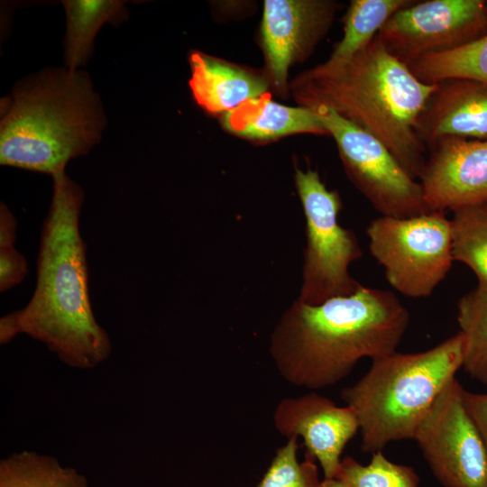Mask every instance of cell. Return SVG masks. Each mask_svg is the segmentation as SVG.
<instances>
[{
	"instance_id": "obj_25",
	"label": "cell",
	"mask_w": 487,
	"mask_h": 487,
	"mask_svg": "<svg viewBox=\"0 0 487 487\" xmlns=\"http://www.w3.org/2000/svg\"><path fill=\"white\" fill-rule=\"evenodd\" d=\"M28 274L25 257L14 245L0 247V291L19 285Z\"/></svg>"
},
{
	"instance_id": "obj_28",
	"label": "cell",
	"mask_w": 487,
	"mask_h": 487,
	"mask_svg": "<svg viewBox=\"0 0 487 487\" xmlns=\"http://www.w3.org/2000/svg\"><path fill=\"white\" fill-rule=\"evenodd\" d=\"M318 487H347L345 483L338 481L335 478L326 479L325 478Z\"/></svg>"
},
{
	"instance_id": "obj_1",
	"label": "cell",
	"mask_w": 487,
	"mask_h": 487,
	"mask_svg": "<svg viewBox=\"0 0 487 487\" xmlns=\"http://www.w3.org/2000/svg\"><path fill=\"white\" fill-rule=\"evenodd\" d=\"M52 198L42 223L32 296L0 319V343L19 335L43 343L65 364L87 370L112 352L91 305L86 244L79 230L84 192L65 171L52 175Z\"/></svg>"
},
{
	"instance_id": "obj_27",
	"label": "cell",
	"mask_w": 487,
	"mask_h": 487,
	"mask_svg": "<svg viewBox=\"0 0 487 487\" xmlns=\"http://www.w3.org/2000/svg\"><path fill=\"white\" fill-rule=\"evenodd\" d=\"M17 221L7 207L1 202L0 206V247L14 244L16 238Z\"/></svg>"
},
{
	"instance_id": "obj_9",
	"label": "cell",
	"mask_w": 487,
	"mask_h": 487,
	"mask_svg": "<svg viewBox=\"0 0 487 487\" xmlns=\"http://www.w3.org/2000/svg\"><path fill=\"white\" fill-rule=\"evenodd\" d=\"M464 391L453 378L421 420L413 439L445 487H487V449L466 409Z\"/></svg>"
},
{
	"instance_id": "obj_29",
	"label": "cell",
	"mask_w": 487,
	"mask_h": 487,
	"mask_svg": "<svg viewBox=\"0 0 487 487\" xmlns=\"http://www.w3.org/2000/svg\"><path fill=\"white\" fill-rule=\"evenodd\" d=\"M484 13H485V21L487 25V1H484Z\"/></svg>"
},
{
	"instance_id": "obj_21",
	"label": "cell",
	"mask_w": 487,
	"mask_h": 487,
	"mask_svg": "<svg viewBox=\"0 0 487 487\" xmlns=\"http://www.w3.org/2000/svg\"><path fill=\"white\" fill-rule=\"evenodd\" d=\"M457 322L464 337L462 368L487 385V286L478 284L460 298Z\"/></svg>"
},
{
	"instance_id": "obj_16",
	"label": "cell",
	"mask_w": 487,
	"mask_h": 487,
	"mask_svg": "<svg viewBox=\"0 0 487 487\" xmlns=\"http://www.w3.org/2000/svg\"><path fill=\"white\" fill-rule=\"evenodd\" d=\"M222 124L234 134L257 141L297 133L328 134L315 112L274 102L268 93L226 112Z\"/></svg>"
},
{
	"instance_id": "obj_3",
	"label": "cell",
	"mask_w": 487,
	"mask_h": 487,
	"mask_svg": "<svg viewBox=\"0 0 487 487\" xmlns=\"http://www.w3.org/2000/svg\"><path fill=\"white\" fill-rule=\"evenodd\" d=\"M289 87L299 106L333 110L379 139L412 178H419L427 150L416 125L436 83L418 79L378 34L348 61L305 70Z\"/></svg>"
},
{
	"instance_id": "obj_12",
	"label": "cell",
	"mask_w": 487,
	"mask_h": 487,
	"mask_svg": "<svg viewBox=\"0 0 487 487\" xmlns=\"http://www.w3.org/2000/svg\"><path fill=\"white\" fill-rule=\"evenodd\" d=\"M429 152L418 179L430 211L487 203V140L447 138Z\"/></svg>"
},
{
	"instance_id": "obj_17",
	"label": "cell",
	"mask_w": 487,
	"mask_h": 487,
	"mask_svg": "<svg viewBox=\"0 0 487 487\" xmlns=\"http://www.w3.org/2000/svg\"><path fill=\"white\" fill-rule=\"evenodd\" d=\"M412 0H353L344 17V34L323 64L334 67L351 60L379 33L386 22Z\"/></svg>"
},
{
	"instance_id": "obj_5",
	"label": "cell",
	"mask_w": 487,
	"mask_h": 487,
	"mask_svg": "<svg viewBox=\"0 0 487 487\" xmlns=\"http://www.w3.org/2000/svg\"><path fill=\"white\" fill-rule=\"evenodd\" d=\"M464 360L460 332L423 352L397 351L375 359L341 391L357 417L361 449L376 453L393 441L413 439L421 420Z\"/></svg>"
},
{
	"instance_id": "obj_6",
	"label": "cell",
	"mask_w": 487,
	"mask_h": 487,
	"mask_svg": "<svg viewBox=\"0 0 487 487\" xmlns=\"http://www.w3.org/2000/svg\"><path fill=\"white\" fill-rule=\"evenodd\" d=\"M295 185L306 218L302 284L299 300L318 305L355 293L363 285L354 280L350 264L363 256L355 234L340 225L342 201L329 190L317 171H295Z\"/></svg>"
},
{
	"instance_id": "obj_7",
	"label": "cell",
	"mask_w": 487,
	"mask_h": 487,
	"mask_svg": "<svg viewBox=\"0 0 487 487\" xmlns=\"http://www.w3.org/2000/svg\"><path fill=\"white\" fill-rule=\"evenodd\" d=\"M366 234L387 281L407 297L431 295L454 262L451 222L443 211L408 218L381 216L369 224Z\"/></svg>"
},
{
	"instance_id": "obj_8",
	"label": "cell",
	"mask_w": 487,
	"mask_h": 487,
	"mask_svg": "<svg viewBox=\"0 0 487 487\" xmlns=\"http://www.w3.org/2000/svg\"><path fill=\"white\" fill-rule=\"evenodd\" d=\"M311 110L334 138L348 178L381 216L408 218L430 211L419 181L379 139L333 110Z\"/></svg>"
},
{
	"instance_id": "obj_4",
	"label": "cell",
	"mask_w": 487,
	"mask_h": 487,
	"mask_svg": "<svg viewBox=\"0 0 487 487\" xmlns=\"http://www.w3.org/2000/svg\"><path fill=\"white\" fill-rule=\"evenodd\" d=\"M0 162L54 175L95 145L104 116L82 71L45 73L20 84L5 99Z\"/></svg>"
},
{
	"instance_id": "obj_13",
	"label": "cell",
	"mask_w": 487,
	"mask_h": 487,
	"mask_svg": "<svg viewBox=\"0 0 487 487\" xmlns=\"http://www.w3.org/2000/svg\"><path fill=\"white\" fill-rule=\"evenodd\" d=\"M273 421L282 436L303 438L306 454L318 461L326 479L335 478L343 450L359 430L357 417L350 407L337 406L314 391L281 400Z\"/></svg>"
},
{
	"instance_id": "obj_10",
	"label": "cell",
	"mask_w": 487,
	"mask_h": 487,
	"mask_svg": "<svg viewBox=\"0 0 487 487\" xmlns=\"http://www.w3.org/2000/svg\"><path fill=\"white\" fill-rule=\"evenodd\" d=\"M485 34L484 1L425 0L413 1L397 11L378 37L391 54L409 66Z\"/></svg>"
},
{
	"instance_id": "obj_14",
	"label": "cell",
	"mask_w": 487,
	"mask_h": 487,
	"mask_svg": "<svg viewBox=\"0 0 487 487\" xmlns=\"http://www.w3.org/2000/svg\"><path fill=\"white\" fill-rule=\"evenodd\" d=\"M416 133L428 151L447 138L487 140V84L463 78L436 82Z\"/></svg>"
},
{
	"instance_id": "obj_23",
	"label": "cell",
	"mask_w": 487,
	"mask_h": 487,
	"mask_svg": "<svg viewBox=\"0 0 487 487\" xmlns=\"http://www.w3.org/2000/svg\"><path fill=\"white\" fill-rule=\"evenodd\" d=\"M347 487H419V478L410 466L392 463L382 451L373 453L367 465L346 456L335 476Z\"/></svg>"
},
{
	"instance_id": "obj_24",
	"label": "cell",
	"mask_w": 487,
	"mask_h": 487,
	"mask_svg": "<svg viewBox=\"0 0 487 487\" xmlns=\"http://www.w3.org/2000/svg\"><path fill=\"white\" fill-rule=\"evenodd\" d=\"M297 436L288 438L285 445L279 447L270 466L257 487H318L320 481L315 459L305 455L299 462Z\"/></svg>"
},
{
	"instance_id": "obj_19",
	"label": "cell",
	"mask_w": 487,
	"mask_h": 487,
	"mask_svg": "<svg viewBox=\"0 0 487 487\" xmlns=\"http://www.w3.org/2000/svg\"><path fill=\"white\" fill-rule=\"evenodd\" d=\"M0 487H88L86 477L52 456L34 451L13 454L0 462Z\"/></svg>"
},
{
	"instance_id": "obj_20",
	"label": "cell",
	"mask_w": 487,
	"mask_h": 487,
	"mask_svg": "<svg viewBox=\"0 0 487 487\" xmlns=\"http://www.w3.org/2000/svg\"><path fill=\"white\" fill-rule=\"evenodd\" d=\"M409 68L426 83L463 78L487 84V34L455 50L421 58Z\"/></svg>"
},
{
	"instance_id": "obj_15",
	"label": "cell",
	"mask_w": 487,
	"mask_h": 487,
	"mask_svg": "<svg viewBox=\"0 0 487 487\" xmlns=\"http://www.w3.org/2000/svg\"><path fill=\"white\" fill-rule=\"evenodd\" d=\"M188 85L197 104L211 114L229 112L267 93L268 79L200 51L189 55Z\"/></svg>"
},
{
	"instance_id": "obj_11",
	"label": "cell",
	"mask_w": 487,
	"mask_h": 487,
	"mask_svg": "<svg viewBox=\"0 0 487 487\" xmlns=\"http://www.w3.org/2000/svg\"><path fill=\"white\" fill-rule=\"evenodd\" d=\"M338 4L329 0H266L261 26L268 77L288 91L289 67L312 52L333 23Z\"/></svg>"
},
{
	"instance_id": "obj_26",
	"label": "cell",
	"mask_w": 487,
	"mask_h": 487,
	"mask_svg": "<svg viewBox=\"0 0 487 487\" xmlns=\"http://www.w3.org/2000/svg\"><path fill=\"white\" fill-rule=\"evenodd\" d=\"M464 404L487 449V393L464 391Z\"/></svg>"
},
{
	"instance_id": "obj_2",
	"label": "cell",
	"mask_w": 487,
	"mask_h": 487,
	"mask_svg": "<svg viewBox=\"0 0 487 487\" xmlns=\"http://www.w3.org/2000/svg\"><path fill=\"white\" fill-rule=\"evenodd\" d=\"M409 314L391 291L363 286L318 305L296 299L276 325L270 353L282 378L310 390L345 378L363 358L396 351Z\"/></svg>"
},
{
	"instance_id": "obj_18",
	"label": "cell",
	"mask_w": 487,
	"mask_h": 487,
	"mask_svg": "<svg viewBox=\"0 0 487 487\" xmlns=\"http://www.w3.org/2000/svg\"><path fill=\"white\" fill-rule=\"evenodd\" d=\"M67 14L66 63L76 72L88 58L96 34L106 22L121 18V1L69 0L62 2Z\"/></svg>"
},
{
	"instance_id": "obj_22",
	"label": "cell",
	"mask_w": 487,
	"mask_h": 487,
	"mask_svg": "<svg viewBox=\"0 0 487 487\" xmlns=\"http://www.w3.org/2000/svg\"><path fill=\"white\" fill-rule=\"evenodd\" d=\"M451 222L454 261L464 263L487 286V203L456 209Z\"/></svg>"
}]
</instances>
